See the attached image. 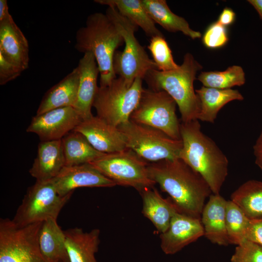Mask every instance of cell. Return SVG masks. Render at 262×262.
Wrapping results in <instances>:
<instances>
[{
	"label": "cell",
	"instance_id": "6da1fadb",
	"mask_svg": "<svg viewBox=\"0 0 262 262\" xmlns=\"http://www.w3.org/2000/svg\"><path fill=\"white\" fill-rule=\"evenodd\" d=\"M147 171L181 213L200 219L205 201L213 193L200 174L180 158L148 163Z\"/></svg>",
	"mask_w": 262,
	"mask_h": 262
},
{
	"label": "cell",
	"instance_id": "7a4b0ae2",
	"mask_svg": "<svg viewBox=\"0 0 262 262\" xmlns=\"http://www.w3.org/2000/svg\"><path fill=\"white\" fill-rule=\"evenodd\" d=\"M179 158L200 174L212 193L219 194L228 175L229 160L215 142L204 133L199 120L180 123Z\"/></svg>",
	"mask_w": 262,
	"mask_h": 262
},
{
	"label": "cell",
	"instance_id": "3957f363",
	"mask_svg": "<svg viewBox=\"0 0 262 262\" xmlns=\"http://www.w3.org/2000/svg\"><path fill=\"white\" fill-rule=\"evenodd\" d=\"M124 44L121 34L105 13L91 14L85 26L77 31L75 48L79 52L94 54L99 70L100 87L109 85L116 78L114 56L117 49Z\"/></svg>",
	"mask_w": 262,
	"mask_h": 262
},
{
	"label": "cell",
	"instance_id": "277c9868",
	"mask_svg": "<svg viewBox=\"0 0 262 262\" xmlns=\"http://www.w3.org/2000/svg\"><path fill=\"white\" fill-rule=\"evenodd\" d=\"M202 66L190 53L184 56L182 64L174 70L149 71L144 80L148 88L167 92L178 106L181 122L197 120L199 102L194 90V82L196 72Z\"/></svg>",
	"mask_w": 262,
	"mask_h": 262
},
{
	"label": "cell",
	"instance_id": "5b68a950",
	"mask_svg": "<svg viewBox=\"0 0 262 262\" xmlns=\"http://www.w3.org/2000/svg\"><path fill=\"white\" fill-rule=\"evenodd\" d=\"M105 14L121 34L125 44L123 51L116 50L114 56L113 68L116 75L131 85L136 78L144 80L149 71L158 69L134 35L138 27L122 16L114 6H108Z\"/></svg>",
	"mask_w": 262,
	"mask_h": 262
},
{
	"label": "cell",
	"instance_id": "8992f818",
	"mask_svg": "<svg viewBox=\"0 0 262 262\" xmlns=\"http://www.w3.org/2000/svg\"><path fill=\"white\" fill-rule=\"evenodd\" d=\"M143 80L137 78L130 85L119 77L107 86H98L93 105L97 115L117 127L129 121L144 90Z\"/></svg>",
	"mask_w": 262,
	"mask_h": 262
},
{
	"label": "cell",
	"instance_id": "52a82bcc",
	"mask_svg": "<svg viewBox=\"0 0 262 262\" xmlns=\"http://www.w3.org/2000/svg\"><path fill=\"white\" fill-rule=\"evenodd\" d=\"M118 128L124 134L127 148L150 163L179 158L181 140L173 139L156 128L129 120Z\"/></svg>",
	"mask_w": 262,
	"mask_h": 262
},
{
	"label": "cell",
	"instance_id": "ba28073f",
	"mask_svg": "<svg viewBox=\"0 0 262 262\" xmlns=\"http://www.w3.org/2000/svg\"><path fill=\"white\" fill-rule=\"evenodd\" d=\"M89 164L116 185L132 187L139 192L156 184L149 177L148 163L129 148L105 154Z\"/></svg>",
	"mask_w": 262,
	"mask_h": 262
},
{
	"label": "cell",
	"instance_id": "9c48e42d",
	"mask_svg": "<svg viewBox=\"0 0 262 262\" xmlns=\"http://www.w3.org/2000/svg\"><path fill=\"white\" fill-rule=\"evenodd\" d=\"M73 193L60 196L50 180L36 181L29 187L12 220L18 227L56 219Z\"/></svg>",
	"mask_w": 262,
	"mask_h": 262
},
{
	"label": "cell",
	"instance_id": "30bf717a",
	"mask_svg": "<svg viewBox=\"0 0 262 262\" xmlns=\"http://www.w3.org/2000/svg\"><path fill=\"white\" fill-rule=\"evenodd\" d=\"M42 222L18 227L0 220V262H50L42 253L38 233Z\"/></svg>",
	"mask_w": 262,
	"mask_h": 262
},
{
	"label": "cell",
	"instance_id": "8fae6325",
	"mask_svg": "<svg viewBox=\"0 0 262 262\" xmlns=\"http://www.w3.org/2000/svg\"><path fill=\"white\" fill-rule=\"evenodd\" d=\"M176 102L165 91L144 89L138 106L130 120L158 129L171 138L180 140Z\"/></svg>",
	"mask_w": 262,
	"mask_h": 262
},
{
	"label": "cell",
	"instance_id": "7c38bea8",
	"mask_svg": "<svg viewBox=\"0 0 262 262\" xmlns=\"http://www.w3.org/2000/svg\"><path fill=\"white\" fill-rule=\"evenodd\" d=\"M82 120L73 107L59 108L36 115L26 131L36 134L41 141L61 140L74 131Z\"/></svg>",
	"mask_w": 262,
	"mask_h": 262
},
{
	"label": "cell",
	"instance_id": "4fadbf2b",
	"mask_svg": "<svg viewBox=\"0 0 262 262\" xmlns=\"http://www.w3.org/2000/svg\"><path fill=\"white\" fill-rule=\"evenodd\" d=\"M74 131L82 134L101 152L112 153L127 149L126 138L119 129L97 115L82 120Z\"/></svg>",
	"mask_w": 262,
	"mask_h": 262
},
{
	"label": "cell",
	"instance_id": "5bb4252c",
	"mask_svg": "<svg viewBox=\"0 0 262 262\" xmlns=\"http://www.w3.org/2000/svg\"><path fill=\"white\" fill-rule=\"evenodd\" d=\"M50 180L58 194L62 196L73 193L79 187H112L116 185L90 164L65 166Z\"/></svg>",
	"mask_w": 262,
	"mask_h": 262
},
{
	"label": "cell",
	"instance_id": "9a60e30c",
	"mask_svg": "<svg viewBox=\"0 0 262 262\" xmlns=\"http://www.w3.org/2000/svg\"><path fill=\"white\" fill-rule=\"evenodd\" d=\"M203 236L200 219L178 212L167 230L161 234V248L165 254L173 255Z\"/></svg>",
	"mask_w": 262,
	"mask_h": 262
},
{
	"label": "cell",
	"instance_id": "2e32d148",
	"mask_svg": "<svg viewBox=\"0 0 262 262\" xmlns=\"http://www.w3.org/2000/svg\"><path fill=\"white\" fill-rule=\"evenodd\" d=\"M77 66L80 81L76 101L73 107L82 120L93 115L91 109L98 88L97 81L99 70L94 54L90 52L83 54Z\"/></svg>",
	"mask_w": 262,
	"mask_h": 262
},
{
	"label": "cell",
	"instance_id": "e0dca14e",
	"mask_svg": "<svg viewBox=\"0 0 262 262\" xmlns=\"http://www.w3.org/2000/svg\"><path fill=\"white\" fill-rule=\"evenodd\" d=\"M0 54L22 71L29 67L28 40L12 16L0 21Z\"/></svg>",
	"mask_w": 262,
	"mask_h": 262
},
{
	"label": "cell",
	"instance_id": "ac0fdd59",
	"mask_svg": "<svg viewBox=\"0 0 262 262\" xmlns=\"http://www.w3.org/2000/svg\"><path fill=\"white\" fill-rule=\"evenodd\" d=\"M64 166L61 140L41 141L29 173L36 181H48L57 176Z\"/></svg>",
	"mask_w": 262,
	"mask_h": 262
},
{
	"label": "cell",
	"instance_id": "d6986e66",
	"mask_svg": "<svg viewBox=\"0 0 262 262\" xmlns=\"http://www.w3.org/2000/svg\"><path fill=\"white\" fill-rule=\"evenodd\" d=\"M227 201L220 194H212L200 217L204 235L212 243L220 246L229 244L226 225Z\"/></svg>",
	"mask_w": 262,
	"mask_h": 262
},
{
	"label": "cell",
	"instance_id": "ffe728a7",
	"mask_svg": "<svg viewBox=\"0 0 262 262\" xmlns=\"http://www.w3.org/2000/svg\"><path fill=\"white\" fill-rule=\"evenodd\" d=\"M65 244L70 262H98L95 254L100 244V230L89 232L80 228L64 230Z\"/></svg>",
	"mask_w": 262,
	"mask_h": 262
},
{
	"label": "cell",
	"instance_id": "44dd1931",
	"mask_svg": "<svg viewBox=\"0 0 262 262\" xmlns=\"http://www.w3.org/2000/svg\"><path fill=\"white\" fill-rule=\"evenodd\" d=\"M143 200L142 213L161 233L168 229L171 220L180 212L170 197L163 198L156 189L146 188L139 192Z\"/></svg>",
	"mask_w": 262,
	"mask_h": 262
},
{
	"label": "cell",
	"instance_id": "7402d4cb",
	"mask_svg": "<svg viewBox=\"0 0 262 262\" xmlns=\"http://www.w3.org/2000/svg\"><path fill=\"white\" fill-rule=\"evenodd\" d=\"M80 81L78 66L45 94L36 115L65 107H73L76 101Z\"/></svg>",
	"mask_w": 262,
	"mask_h": 262
},
{
	"label": "cell",
	"instance_id": "603a6c76",
	"mask_svg": "<svg viewBox=\"0 0 262 262\" xmlns=\"http://www.w3.org/2000/svg\"><path fill=\"white\" fill-rule=\"evenodd\" d=\"M199 102L197 119L214 123L219 111L227 103L233 100H243L244 97L235 89H220L203 86L196 90Z\"/></svg>",
	"mask_w": 262,
	"mask_h": 262
},
{
	"label": "cell",
	"instance_id": "cb8c5ba5",
	"mask_svg": "<svg viewBox=\"0 0 262 262\" xmlns=\"http://www.w3.org/2000/svg\"><path fill=\"white\" fill-rule=\"evenodd\" d=\"M40 250L50 262H70L65 244V235L57 220L42 222L38 233Z\"/></svg>",
	"mask_w": 262,
	"mask_h": 262
},
{
	"label": "cell",
	"instance_id": "d4e9b609",
	"mask_svg": "<svg viewBox=\"0 0 262 262\" xmlns=\"http://www.w3.org/2000/svg\"><path fill=\"white\" fill-rule=\"evenodd\" d=\"M146 10L155 23L172 33L181 32L193 39L200 38L199 32L193 30L182 17L173 13L165 0H141Z\"/></svg>",
	"mask_w": 262,
	"mask_h": 262
},
{
	"label": "cell",
	"instance_id": "484cf974",
	"mask_svg": "<svg viewBox=\"0 0 262 262\" xmlns=\"http://www.w3.org/2000/svg\"><path fill=\"white\" fill-rule=\"evenodd\" d=\"M94 1L115 7L122 16L141 28L150 38L163 35L146 10L141 0H95Z\"/></svg>",
	"mask_w": 262,
	"mask_h": 262
},
{
	"label": "cell",
	"instance_id": "4316f807",
	"mask_svg": "<svg viewBox=\"0 0 262 262\" xmlns=\"http://www.w3.org/2000/svg\"><path fill=\"white\" fill-rule=\"evenodd\" d=\"M61 141L66 166L89 164L106 154L96 149L82 134L74 131Z\"/></svg>",
	"mask_w": 262,
	"mask_h": 262
},
{
	"label": "cell",
	"instance_id": "83f0119b",
	"mask_svg": "<svg viewBox=\"0 0 262 262\" xmlns=\"http://www.w3.org/2000/svg\"><path fill=\"white\" fill-rule=\"evenodd\" d=\"M230 198L250 219L262 218V181H246L232 193Z\"/></svg>",
	"mask_w": 262,
	"mask_h": 262
},
{
	"label": "cell",
	"instance_id": "f1b7e54d",
	"mask_svg": "<svg viewBox=\"0 0 262 262\" xmlns=\"http://www.w3.org/2000/svg\"><path fill=\"white\" fill-rule=\"evenodd\" d=\"M197 79L205 87L220 89L241 86L246 81L243 68L236 65L229 67L224 71L202 72Z\"/></svg>",
	"mask_w": 262,
	"mask_h": 262
},
{
	"label": "cell",
	"instance_id": "f546056e",
	"mask_svg": "<svg viewBox=\"0 0 262 262\" xmlns=\"http://www.w3.org/2000/svg\"><path fill=\"white\" fill-rule=\"evenodd\" d=\"M250 221L235 203L231 200L227 201L226 225L229 244L237 246L246 240Z\"/></svg>",
	"mask_w": 262,
	"mask_h": 262
},
{
	"label": "cell",
	"instance_id": "4dcf8cb0",
	"mask_svg": "<svg viewBox=\"0 0 262 262\" xmlns=\"http://www.w3.org/2000/svg\"><path fill=\"white\" fill-rule=\"evenodd\" d=\"M147 49L159 70L168 71L179 67L174 60L171 49L164 35L151 38Z\"/></svg>",
	"mask_w": 262,
	"mask_h": 262
},
{
	"label": "cell",
	"instance_id": "1f68e13d",
	"mask_svg": "<svg viewBox=\"0 0 262 262\" xmlns=\"http://www.w3.org/2000/svg\"><path fill=\"white\" fill-rule=\"evenodd\" d=\"M230 262H262V247L246 240L237 246Z\"/></svg>",
	"mask_w": 262,
	"mask_h": 262
},
{
	"label": "cell",
	"instance_id": "d6a6232c",
	"mask_svg": "<svg viewBox=\"0 0 262 262\" xmlns=\"http://www.w3.org/2000/svg\"><path fill=\"white\" fill-rule=\"evenodd\" d=\"M228 40L226 28L218 21L208 27L202 37L204 45L210 49L220 48L224 46Z\"/></svg>",
	"mask_w": 262,
	"mask_h": 262
},
{
	"label": "cell",
	"instance_id": "836d02e7",
	"mask_svg": "<svg viewBox=\"0 0 262 262\" xmlns=\"http://www.w3.org/2000/svg\"><path fill=\"white\" fill-rule=\"evenodd\" d=\"M23 71L6 60L0 54V84L4 85L16 79Z\"/></svg>",
	"mask_w": 262,
	"mask_h": 262
},
{
	"label": "cell",
	"instance_id": "e575fe53",
	"mask_svg": "<svg viewBox=\"0 0 262 262\" xmlns=\"http://www.w3.org/2000/svg\"><path fill=\"white\" fill-rule=\"evenodd\" d=\"M246 240L262 247V218L250 219Z\"/></svg>",
	"mask_w": 262,
	"mask_h": 262
},
{
	"label": "cell",
	"instance_id": "d590c367",
	"mask_svg": "<svg viewBox=\"0 0 262 262\" xmlns=\"http://www.w3.org/2000/svg\"><path fill=\"white\" fill-rule=\"evenodd\" d=\"M253 149L255 163L262 170V131L257 138L253 147Z\"/></svg>",
	"mask_w": 262,
	"mask_h": 262
},
{
	"label": "cell",
	"instance_id": "8d00e7d4",
	"mask_svg": "<svg viewBox=\"0 0 262 262\" xmlns=\"http://www.w3.org/2000/svg\"><path fill=\"white\" fill-rule=\"evenodd\" d=\"M235 14L229 8H225L220 14L218 22L221 25L226 26L231 24L234 21Z\"/></svg>",
	"mask_w": 262,
	"mask_h": 262
},
{
	"label": "cell",
	"instance_id": "74e56055",
	"mask_svg": "<svg viewBox=\"0 0 262 262\" xmlns=\"http://www.w3.org/2000/svg\"><path fill=\"white\" fill-rule=\"evenodd\" d=\"M11 15L9 12V9L6 0H0V21L9 18Z\"/></svg>",
	"mask_w": 262,
	"mask_h": 262
},
{
	"label": "cell",
	"instance_id": "f35d334b",
	"mask_svg": "<svg viewBox=\"0 0 262 262\" xmlns=\"http://www.w3.org/2000/svg\"><path fill=\"white\" fill-rule=\"evenodd\" d=\"M248 2L254 7L262 19V0H248Z\"/></svg>",
	"mask_w": 262,
	"mask_h": 262
}]
</instances>
